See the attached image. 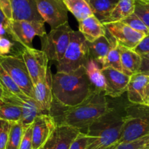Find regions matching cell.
<instances>
[{
	"label": "cell",
	"mask_w": 149,
	"mask_h": 149,
	"mask_svg": "<svg viewBox=\"0 0 149 149\" xmlns=\"http://www.w3.org/2000/svg\"><path fill=\"white\" fill-rule=\"evenodd\" d=\"M141 65L138 73L149 76V54L141 56Z\"/></svg>",
	"instance_id": "cell-39"
},
{
	"label": "cell",
	"mask_w": 149,
	"mask_h": 149,
	"mask_svg": "<svg viewBox=\"0 0 149 149\" xmlns=\"http://www.w3.org/2000/svg\"><path fill=\"white\" fill-rule=\"evenodd\" d=\"M90 142V138L87 133L80 132L71 143L69 149H86Z\"/></svg>",
	"instance_id": "cell-34"
},
{
	"label": "cell",
	"mask_w": 149,
	"mask_h": 149,
	"mask_svg": "<svg viewBox=\"0 0 149 149\" xmlns=\"http://www.w3.org/2000/svg\"><path fill=\"white\" fill-rule=\"evenodd\" d=\"M41 149H45V147H43V148H42Z\"/></svg>",
	"instance_id": "cell-45"
},
{
	"label": "cell",
	"mask_w": 149,
	"mask_h": 149,
	"mask_svg": "<svg viewBox=\"0 0 149 149\" xmlns=\"http://www.w3.org/2000/svg\"><path fill=\"white\" fill-rule=\"evenodd\" d=\"M125 124L118 143L130 142L149 134V106L130 104L125 106Z\"/></svg>",
	"instance_id": "cell-4"
},
{
	"label": "cell",
	"mask_w": 149,
	"mask_h": 149,
	"mask_svg": "<svg viewBox=\"0 0 149 149\" xmlns=\"http://www.w3.org/2000/svg\"><path fill=\"white\" fill-rule=\"evenodd\" d=\"M73 30L68 22L52 29L50 31L41 38L42 50L46 53L48 59L59 62L63 58L69 45Z\"/></svg>",
	"instance_id": "cell-6"
},
{
	"label": "cell",
	"mask_w": 149,
	"mask_h": 149,
	"mask_svg": "<svg viewBox=\"0 0 149 149\" xmlns=\"http://www.w3.org/2000/svg\"><path fill=\"white\" fill-rule=\"evenodd\" d=\"M14 44L7 36L0 38V55H8L11 52Z\"/></svg>",
	"instance_id": "cell-36"
},
{
	"label": "cell",
	"mask_w": 149,
	"mask_h": 149,
	"mask_svg": "<svg viewBox=\"0 0 149 149\" xmlns=\"http://www.w3.org/2000/svg\"><path fill=\"white\" fill-rule=\"evenodd\" d=\"M135 0H119L108 19V23L122 21L135 12Z\"/></svg>",
	"instance_id": "cell-25"
},
{
	"label": "cell",
	"mask_w": 149,
	"mask_h": 149,
	"mask_svg": "<svg viewBox=\"0 0 149 149\" xmlns=\"http://www.w3.org/2000/svg\"><path fill=\"white\" fill-rule=\"evenodd\" d=\"M39 15L51 29L68 22V9L64 0H36Z\"/></svg>",
	"instance_id": "cell-10"
},
{
	"label": "cell",
	"mask_w": 149,
	"mask_h": 149,
	"mask_svg": "<svg viewBox=\"0 0 149 149\" xmlns=\"http://www.w3.org/2000/svg\"><path fill=\"white\" fill-rule=\"evenodd\" d=\"M115 149H149V134L130 142L117 143Z\"/></svg>",
	"instance_id": "cell-31"
},
{
	"label": "cell",
	"mask_w": 149,
	"mask_h": 149,
	"mask_svg": "<svg viewBox=\"0 0 149 149\" xmlns=\"http://www.w3.org/2000/svg\"><path fill=\"white\" fill-rule=\"evenodd\" d=\"M90 59L87 41L79 31H73L65 55L62 60L58 62L57 71H74L85 66Z\"/></svg>",
	"instance_id": "cell-5"
},
{
	"label": "cell",
	"mask_w": 149,
	"mask_h": 149,
	"mask_svg": "<svg viewBox=\"0 0 149 149\" xmlns=\"http://www.w3.org/2000/svg\"><path fill=\"white\" fill-rule=\"evenodd\" d=\"M58 127L55 118L50 113L38 116L32 125L33 149H41L50 139Z\"/></svg>",
	"instance_id": "cell-11"
},
{
	"label": "cell",
	"mask_w": 149,
	"mask_h": 149,
	"mask_svg": "<svg viewBox=\"0 0 149 149\" xmlns=\"http://www.w3.org/2000/svg\"><path fill=\"white\" fill-rule=\"evenodd\" d=\"M125 106H111V110L85 131L90 138L86 149H106L118 143L125 124Z\"/></svg>",
	"instance_id": "cell-3"
},
{
	"label": "cell",
	"mask_w": 149,
	"mask_h": 149,
	"mask_svg": "<svg viewBox=\"0 0 149 149\" xmlns=\"http://www.w3.org/2000/svg\"><path fill=\"white\" fill-rule=\"evenodd\" d=\"M44 20H10V33L15 42L23 47H33L36 36L43 37L47 34Z\"/></svg>",
	"instance_id": "cell-8"
},
{
	"label": "cell",
	"mask_w": 149,
	"mask_h": 149,
	"mask_svg": "<svg viewBox=\"0 0 149 149\" xmlns=\"http://www.w3.org/2000/svg\"><path fill=\"white\" fill-rule=\"evenodd\" d=\"M4 89H3V87H1V85L0 84V100H1L3 95H4Z\"/></svg>",
	"instance_id": "cell-43"
},
{
	"label": "cell",
	"mask_w": 149,
	"mask_h": 149,
	"mask_svg": "<svg viewBox=\"0 0 149 149\" xmlns=\"http://www.w3.org/2000/svg\"><path fill=\"white\" fill-rule=\"evenodd\" d=\"M135 1H138V0H135Z\"/></svg>",
	"instance_id": "cell-46"
},
{
	"label": "cell",
	"mask_w": 149,
	"mask_h": 149,
	"mask_svg": "<svg viewBox=\"0 0 149 149\" xmlns=\"http://www.w3.org/2000/svg\"><path fill=\"white\" fill-rule=\"evenodd\" d=\"M11 123L0 120V149H6Z\"/></svg>",
	"instance_id": "cell-33"
},
{
	"label": "cell",
	"mask_w": 149,
	"mask_h": 149,
	"mask_svg": "<svg viewBox=\"0 0 149 149\" xmlns=\"http://www.w3.org/2000/svg\"><path fill=\"white\" fill-rule=\"evenodd\" d=\"M0 84L3 87L5 93H10L16 95L23 93L1 64H0Z\"/></svg>",
	"instance_id": "cell-29"
},
{
	"label": "cell",
	"mask_w": 149,
	"mask_h": 149,
	"mask_svg": "<svg viewBox=\"0 0 149 149\" xmlns=\"http://www.w3.org/2000/svg\"><path fill=\"white\" fill-rule=\"evenodd\" d=\"M106 79V96L117 98L127 91L131 76H128L112 68H102Z\"/></svg>",
	"instance_id": "cell-14"
},
{
	"label": "cell",
	"mask_w": 149,
	"mask_h": 149,
	"mask_svg": "<svg viewBox=\"0 0 149 149\" xmlns=\"http://www.w3.org/2000/svg\"><path fill=\"white\" fill-rule=\"evenodd\" d=\"M116 145H117V143L114 144V145L111 146H110V147H109V148H106V149H115V148H116Z\"/></svg>",
	"instance_id": "cell-44"
},
{
	"label": "cell",
	"mask_w": 149,
	"mask_h": 149,
	"mask_svg": "<svg viewBox=\"0 0 149 149\" xmlns=\"http://www.w3.org/2000/svg\"><path fill=\"white\" fill-rule=\"evenodd\" d=\"M14 20H43L36 7V0H10Z\"/></svg>",
	"instance_id": "cell-17"
},
{
	"label": "cell",
	"mask_w": 149,
	"mask_h": 149,
	"mask_svg": "<svg viewBox=\"0 0 149 149\" xmlns=\"http://www.w3.org/2000/svg\"><path fill=\"white\" fill-rule=\"evenodd\" d=\"M79 31L88 42H94L98 38L106 35V29L104 25L95 15L79 22Z\"/></svg>",
	"instance_id": "cell-20"
},
{
	"label": "cell",
	"mask_w": 149,
	"mask_h": 149,
	"mask_svg": "<svg viewBox=\"0 0 149 149\" xmlns=\"http://www.w3.org/2000/svg\"><path fill=\"white\" fill-rule=\"evenodd\" d=\"M87 45L90 58L95 60L99 65H101L109 52L117 45V42L106 31V36H101L93 42H87Z\"/></svg>",
	"instance_id": "cell-18"
},
{
	"label": "cell",
	"mask_w": 149,
	"mask_h": 149,
	"mask_svg": "<svg viewBox=\"0 0 149 149\" xmlns=\"http://www.w3.org/2000/svg\"><path fill=\"white\" fill-rule=\"evenodd\" d=\"M0 8L7 19L13 20V10L10 0H0Z\"/></svg>",
	"instance_id": "cell-38"
},
{
	"label": "cell",
	"mask_w": 149,
	"mask_h": 149,
	"mask_svg": "<svg viewBox=\"0 0 149 149\" xmlns=\"http://www.w3.org/2000/svg\"><path fill=\"white\" fill-rule=\"evenodd\" d=\"M0 64L24 94L33 98V84L26 63L20 55H0Z\"/></svg>",
	"instance_id": "cell-7"
},
{
	"label": "cell",
	"mask_w": 149,
	"mask_h": 149,
	"mask_svg": "<svg viewBox=\"0 0 149 149\" xmlns=\"http://www.w3.org/2000/svg\"><path fill=\"white\" fill-rule=\"evenodd\" d=\"M20 53L26 63L33 85L47 77L49 59L44 51L33 47H23Z\"/></svg>",
	"instance_id": "cell-9"
},
{
	"label": "cell",
	"mask_w": 149,
	"mask_h": 149,
	"mask_svg": "<svg viewBox=\"0 0 149 149\" xmlns=\"http://www.w3.org/2000/svg\"><path fill=\"white\" fill-rule=\"evenodd\" d=\"M50 74L33 85V98L36 100L45 113H50L53 103Z\"/></svg>",
	"instance_id": "cell-16"
},
{
	"label": "cell",
	"mask_w": 149,
	"mask_h": 149,
	"mask_svg": "<svg viewBox=\"0 0 149 149\" xmlns=\"http://www.w3.org/2000/svg\"><path fill=\"white\" fill-rule=\"evenodd\" d=\"M80 132L79 130L68 125H58L55 133L44 147L45 149H69Z\"/></svg>",
	"instance_id": "cell-15"
},
{
	"label": "cell",
	"mask_w": 149,
	"mask_h": 149,
	"mask_svg": "<svg viewBox=\"0 0 149 149\" xmlns=\"http://www.w3.org/2000/svg\"><path fill=\"white\" fill-rule=\"evenodd\" d=\"M10 23V20L7 18L5 15L2 12V10L0 8V24H6L9 25Z\"/></svg>",
	"instance_id": "cell-42"
},
{
	"label": "cell",
	"mask_w": 149,
	"mask_h": 149,
	"mask_svg": "<svg viewBox=\"0 0 149 149\" xmlns=\"http://www.w3.org/2000/svg\"><path fill=\"white\" fill-rule=\"evenodd\" d=\"M101 68H112L113 69H116L117 71H120V72H122L128 75L125 68H124L122 61H121V57L119 47H118V44L114 47L112 48L110 52H109L107 56L106 57V58L103 61V63L101 64Z\"/></svg>",
	"instance_id": "cell-27"
},
{
	"label": "cell",
	"mask_w": 149,
	"mask_h": 149,
	"mask_svg": "<svg viewBox=\"0 0 149 149\" xmlns=\"http://www.w3.org/2000/svg\"><path fill=\"white\" fill-rule=\"evenodd\" d=\"M122 65L129 76L138 73L142 58L134 49L124 47L118 45Z\"/></svg>",
	"instance_id": "cell-21"
},
{
	"label": "cell",
	"mask_w": 149,
	"mask_h": 149,
	"mask_svg": "<svg viewBox=\"0 0 149 149\" xmlns=\"http://www.w3.org/2000/svg\"><path fill=\"white\" fill-rule=\"evenodd\" d=\"M58 113V125L72 127L84 132L87 128L111 109L104 92L94 91L87 99L72 107H64Z\"/></svg>",
	"instance_id": "cell-2"
},
{
	"label": "cell",
	"mask_w": 149,
	"mask_h": 149,
	"mask_svg": "<svg viewBox=\"0 0 149 149\" xmlns=\"http://www.w3.org/2000/svg\"><path fill=\"white\" fill-rule=\"evenodd\" d=\"M64 2L68 11L74 15L78 22L94 15L86 0H64Z\"/></svg>",
	"instance_id": "cell-26"
},
{
	"label": "cell",
	"mask_w": 149,
	"mask_h": 149,
	"mask_svg": "<svg viewBox=\"0 0 149 149\" xmlns=\"http://www.w3.org/2000/svg\"><path fill=\"white\" fill-rule=\"evenodd\" d=\"M122 22L127 25L128 26H130L133 30L140 32V33H143L146 36L149 33L148 28L144 23V22L138 16H137L135 13H133L131 15L128 16L127 17L122 20Z\"/></svg>",
	"instance_id": "cell-30"
},
{
	"label": "cell",
	"mask_w": 149,
	"mask_h": 149,
	"mask_svg": "<svg viewBox=\"0 0 149 149\" xmlns=\"http://www.w3.org/2000/svg\"><path fill=\"white\" fill-rule=\"evenodd\" d=\"M24 132V128L20 122L12 123L6 149H19Z\"/></svg>",
	"instance_id": "cell-28"
},
{
	"label": "cell",
	"mask_w": 149,
	"mask_h": 149,
	"mask_svg": "<svg viewBox=\"0 0 149 149\" xmlns=\"http://www.w3.org/2000/svg\"><path fill=\"white\" fill-rule=\"evenodd\" d=\"M85 68L86 72L94 90L105 93L107 84L106 77L100 65L95 60L90 59L86 64Z\"/></svg>",
	"instance_id": "cell-22"
},
{
	"label": "cell",
	"mask_w": 149,
	"mask_h": 149,
	"mask_svg": "<svg viewBox=\"0 0 149 149\" xmlns=\"http://www.w3.org/2000/svg\"><path fill=\"white\" fill-rule=\"evenodd\" d=\"M103 25L118 45L131 49H135L146 36L145 34L133 30L122 21L103 23Z\"/></svg>",
	"instance_id": "cell-12"
},
{
	"label": "cell",
	"mask_w": 149,
	"mask_h": 149,
	"mask_svg": "<svg viewBox=\"0 0 149 149\" xmlns=\"http://www.w3.org/2000/svg\"><path fill=\"white\" fill-rule=\"evenodd\" d=\"M19 149H33L32 125L25 130Z\"/></svg>",
	"instance_id": "cell-35"
},
{
	"label": "cell",
	"mask_w": 149,
	"mask_h": 149,
	"mask_svg": "<svg viewBox=\"0 0 149 149\" xmlns=\"http://www.w3.org/2000/svg\"><path fill=\"white\" fill-rule=\"evenodd\" d=\"M135 13L144 22L149 29V0L135 1Z\"/></svg>",
	"instance_id": "cell-32"
},
{
	"label": "cell",
	"mask_w": 149,
	"mask_h": 149,
	"mask_svg": "<svg viewBox=\"0 0 149 149\" xmlns=\"http://www.w3.org/2000/svg\"><path fill=\"white\" fill-rule=\"evenodd\" d=\"M51 84L54 100L64 107L79 104L94 91L85 66L68 72L57 71L51 77Z\"/></svg>",
	"instance_id": "cell-1"
},
{
	"label": "cell",
	"mask_w": 149,
	"mask_h": 149,
	"mask_svg": "<svg viewBox=\"0 0 149 149\" xmlns=\"http://www.w3.org/2000/svg\"><path fill=\"white\" fill-rule=\"evenodd\" d=\"M21 108L5 97L0 100V120L10 123L19 122L21 119Z\"/></svg>",
	"instance_id": "cell-23"
},
{
	"label": "cell",
	"mask_w": 149,
	"mask_h": 149,
	"mask_svg": "<svg viewBox=\"0 0 149 149\" xmlns=\"http://www.w3.org/2000/svg\"><path fill=\"white\" fill-rule=\"evenodd\" d=\"M10 23L9 25L0 24V38L2 37V36H5L6 35H10Z\"/></svg>",
	"instance_id": "cell-40"
},
{
	"label": "cell",
	"mask_w": 149,
	"mask_h": 149,
	"mask_svg": "<svg viewBox=\"0 0 149 149\" xmlns=\"http://www.w3.org/2000/svg\"><path fill=\"white\" fill-rule=\"evenodd\" d=\"M134 50L141 56L149 54V33L143 39V40L138 44Z\"/></svg>",
	"instance_id": "cell-37"
},
{
	"label": "cell",
	"mask_w": 149,
	"mask_h": 149,
	"mask_svg": "<svg viewBox=\"0 0 149 149\" xmlns=\"http://www.w3.org/2000/svg\"><path fill=\"white\" fill-rule=\"evenodd\" d=\"M91 7L93 15L101 23H106L119 0H86Z\"/></svg>",
	"instance_id": "cell-24"
},
{
	"label": "cell",
	"mask_w": 149,
	"mask_h": 149,
	"mask_svg": "<svg viewBox=\"0 0 149 149\" xmlns=\"http://www.w3.org/2000/svg\"><path fill=\"white\" fill-rule=\"evenodd\" d=\"M149 84V76L137 73L131 76L127 87V99L132 104L143 105L144 91Z\"/></svg>",
	"instance_id": "cell-19"
},
{
	"label": "cell",
	"mask_w": 149,
	"mask_h": 149,
	"mask_svg": "<svg viewBox=\"0 0 149 149\" xmlns=\"http://www.w3.org/2000/svg\"><path fill=\"white\" fill-rule=\"evenodd\" d=\"M3 97L13 100L21 108L22 116L20 122L22 124L25 130L33 125V121L38 116L45 113L36 100L24 93L16 95L4 92Z\"/></svg>",
	"instance_id": "cell-13"
},
{
	"label": "cell",
	"mask_w": 149,
	"mask_h": 149,
	"mask_svg": "<svg viewBox=\"0 0 149 149\" xmlns=\"http://www.w3.org/2000/svg\"><path fill=\"white\" fill-rule=\"evenodd\" d=\"M143 105L149 106V84L146 86L144 91V97H143Z\"/></svg>",
	"instance_id": "cell-41"
}]
</instances>
